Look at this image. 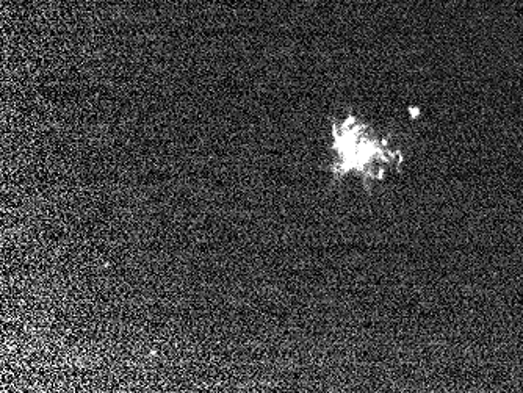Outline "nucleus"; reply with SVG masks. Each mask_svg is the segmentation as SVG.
I'll return each instance as SVG.
<instances>
[{
    "mask_svg": "<svg viewBox=\"0 0 523 393\" xmlns=\"http://www.w3.org/2000/svg\"><path fill=\"white\" fill-rule=\"evenodd\" d=\"M332 148L337 156L332 170L337 176L362 173L368 176L383 174L384 163L390 162L387 145L372 134L358 118L348 116L342 123L332 126Z\"/></svg>",
    "mask_w": 523,
    "mask_h": 393,
    "instance_id": "obj_1",
    "label": "nucleus"
}]
</instances>
